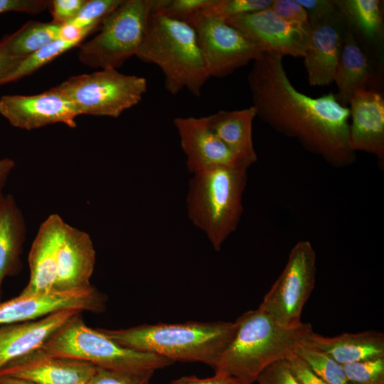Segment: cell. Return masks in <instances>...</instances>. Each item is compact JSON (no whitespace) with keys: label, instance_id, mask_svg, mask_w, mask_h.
Wrapping results in <instances>:
<instances>
[{"label":"cell","instance_id":"13","mask_svg":"<svg viewBox=\"0 0 384 384\" xmlns=\"http://www.w3.org/2000/svg\"><path fill=\"white\" fill-rule=\"evenodd\" d=\"M245 33L262 53L304 57L308 30L287 22L270 8L226 20Z\"/></svg>","mask_w":384,"mask_h":384},{"label":"cell","instance_id":"26","mask_svg":"<svg viewBox=\"0 0 384 384\" xmlns=\"http://www.w3.org/2000/svg\"><path fill=\"white\" fill-rule=\"evenodd\" d=\"M61 25L30 21L14 33L4 37L0 46L11 55L25 58L59 39Z\"/></svg>","mask_w":384,"mask_h":384},{"label":"cell","instance_id":"37","mask_svg":"<svg viewBox=\"0 0 384 384\" xmlns=\"http://www.w3.org/2000/svg\"><path fill=\"white\" fill-rule=\"evenodd\" d=\"M48 0H0V14L10 11L38 14L48 9Z\"/></svg>","mask_w":384,"mask_h":384},{"label":"cell","instance_id":"25","mask_svg":"<svg viewBox=\"0 0 384 384\" xmlns=\"http://www.w3.org/2000/svg\"><path fill=\"white\" fill-rule=\"evenodd\" d=\"M26 236V224L15 198L5 195L0 206V299L6 277L18 274Z\"/></svg>","mask_w":384,"mask_h":384},{"label":"cell","instance_id":"39","mask_svg":"<svg viewBox=\"0 0 384 384\" xmlns=\"http://www.w3.org/2000/svg\"><path fill=\"white\" fill-rule=\"evenodd\" d=\"M307 12L309 18H321L338 12L334 0H296Z\"/></svg>","mask_w":384,"mask_h":384},{"label":"cell","instance_id":"6","mask_svg":"<svg viewBox=\"0 0 384 384\" xmlns=\"http://www.w3.org/2000/svg\"><path fill=\"white\" fill-rule=\"evenodd\" d=\"M55 356L88 362L97 367L124 371L165 368L167 358L124 347L97 329L87 326L79 312L57 330L40 348Z\"/></svg>","mask_w":384,"mask_h":384},{"label":"cell","instance_id":"35","mask_svg":"<svg viewBox=\"0 0 384 384\" xmlns=\"http://www.w3.org/2000/svg\"><path fill=\"white\" fill-rule=\"evenodd\" d=\"M258 384H299L292 375L287 361L275 362L258 375Z\"/></svg>","mask_w":384,"mask_h":384},{"label":"cell","instance_id":"7","mask_svg":"<svg viewBox=\"0 0 384 384\" xmlns=\"http://www.w3.org/2000/svg\"><path fill=\"white\" fill-rule=\"evenodd\" d=\"M155 0H123L102 23L99 33L81 43L78 58L87 67L117 69L136 55L144 39Z\"/></svg>","mask_w":384,"mask_h":384},{"label":"cell","instance_id":"27","mask_svg":"<svg viewBox=\"0 0 384 384\" xmlns=\"http://www.w3.org/2000/svg\"><path fill=\"white\" fill-rule=\"evenodd\" d=\"M80 45L75 42L55 40L23 58L6 76L4 84L16 81L34 73L67 50Z\"/></svg>","mask_w":384,"mask_h":384},{"label":"cell","instance_id":"40","mask_svg":"<svg viewBox=\"0 0 384 384\" xmlns=\"http://www.w3.org/2000/svg\"><path fill=\"white\" fill-rule=\"evenodd\" d=\"M169 384H243L238 379L230 377L214 374L210 378H201L196 376H183L171 381Z\"/></svg>","mask_w":384,"mask_h":384},{"label":"cell","instance_id":"21","mask_svg":"<svg viewBox=\"0 0 384 384\" xmlns=\"http://www.w3.org/2000/svg\"><path fill=\"white\" fill-rule=\"evenodd\" d=\"M373 61L362 49L347 26L344 42L334 73L333 82L338 87L334 95L343 107L349 105L354 93L360 90H378L380 78Z\"/></svg>","mask_w":384,"mask_h":384},{"label":"cell","instance_id":"31","mask_svg":"<svg viewBox=\"0 0 384 384\" xmlns=\"http://www.w3.org/2000/svg\"><path fill=\"white\" fill-rule=\"evenodd\" d=\"M351 384H384V358L343 365Z\"/></svg>","mask_w":384,"mask_h":384},{"label":"cell","instance_id":"8","mask_svg":"<svg viewBox=\"0 0 384 384\" xmlns=\"http://www.w3.org/2000/svg\"><path fill=\"white\" fill-rule=\"evenodd\" d=\"M55 87L72 102L79 115L117 118L142 100L147 82L144 77L107 68L70 77Z\"/></svg>","mask_w":384,"mask_h":384},{"label":"cell","instance_id":"23","mask_svg":"<svg viewBox=\"0 0 384 384\" xmlns=\"http://www.w3.org/2000/svg\"><path fill=\"white\" fill-rule=\"evenodd\" d=\"M355 38L362 42L367 55L381 63L383 48V19L380 0H334ZM362 48V49H363Z\"/></svg>","mask_w":384,"mask_h":384},{"label":"cell","instance_id":"2","mask_svg":"<svg viewBox=\"0 0 384 384\" xmlns=\"http://www.w3.org/2000/svg\"><path fill=\"white\" fill-rule=\"evenodd\" d=\"M235 321V335L213 370L243 384H252L267 367L295 356L313 331L309 323L282 326L260 308L242 314Z\"/></svg>","mask_w":384,"mask_h":384},{"label":"cell","instance_id":"38","mask_svg":"<svg viewBox=\"0 0 384 384\" xmlns=\"http://www.w3.org/2000/svg\"><path fill=\"white\" fill-rule=\"evenodd\" d=\"M289 369L299 384H328L315 374L297 354L287 360Z\"/></svg>","mask_w":384,"mask_h":384},{"label":"cell","instance_id":"43","mask_svg":"<svg viewBox=\"0 0 384 384\" xmlns=\"http://www.w3.org/2000/svg\"><path fill=\"white\" fill-rule=\"evenodd\" d=\"M15 167V161L9 158L0 159V206L5 195L3 190L11 171Z\"/></svg>","mask_w":384,"mask_h":384},{"label":"cell","instance_id":"36","mask_svg":"<svg viewBox=\"0 0 384 384\" xmlns=\"http://www.w3.org/2000/svg\"><path fill=\"white\" fill-rule=\"evenodd\" d=\"M86 0H52L48 9L54 23L63 25L71 22L78 14Z\"/></svg>","mask_w":384,"mask_h":384},{"label":"cell","instance_id":"18","mask_svg":"<svg viewBox=\"0 0 384 384\" xmlns=\"http://www.w3.org/2000/svg\"><path fill=\"white\" fill-rule=\"evenodd\" d=\"M350 149L375 155L384 163V99L375 90H360L351 99Z\"/></svg>","mask_w":384,"mask_h":384},{"label":"cell","instance_id":"9","mask_svg":"<svg viewBox=\"0 0 384 384\" xmlns=\"http://www.w3.org/2000/svg\"><path fill=\"white\" fill-rule=\"evenodd\" d=\"M316 263V252L311 242H297L290 250L283 271L258 308L282 326H300L303 308L315 285Z\"/></svg>","mask_w":384,"mask_h":384},{"label":"cell","instance_id":"29","mask_svg":"<svg viewBox=\"0 0 384 384\" xmlns=\"http://www.w3.org/2000/svg\"><path fill=\"white\" fill-rule=\"evenodd\" d=\"M215 0H155L154 13L190 25L204 16Z\"/></svg>","mask_w":384,"mask_h":384},{"label":"cell","instance_id":"14","mask_svg":"<svg viewBox=\"0 0 384 384\" xmlns=\"http://www.w3.org/2000/svg\"><path fill=\"white\" fill-rule=\"evenodd\" d=\"M309 21L304 56L309 83L311 86L329 85L333 82L347 25L338 9L333 15Z\"/></svg>","mask_w":384,"mask_h":384},{"label":"cell","instance_id":"10","mask_svg":"<svg viewBox=\"0 0 384 384\" xmlns=\"http://www.w3.org/2000/svg\"><path fill=\"white\" fill-rule=\"evenodd\" d=\"M191 26L210 78L225 77L262 53L245 33L223 19L203 16Z\"/></svg>","mask_w":384,"mask_h":384},{"label":"cell","instance_id":"12","mask_svg":"<svg viewBox=\"0 0 384 384\" xmlns=\"http://www.w3.org/2000/svg\"><path fill=\"white\" fill-rule=\"evenodd\" d=\"M0 114L13 127L25 130L56 123L75 128L79 115L72 102L55 87L33 95H3Z\"/></svg>","mask_w":384,"mask_h":384},{"label":"cell","instance_id":"34","mask_svg":"<svg viewBox=\"0 0 384 384\" xmlns=\"http://www.w3.org/2000/svg\"><path fill=\"white\" fill-rule=\"evenodd\" d=\"M270 9L287 22L309 29L307 12L296 0H273Z\"/></svg>","mask_w":384,"mask_h":384},{"label":"cell","instance_id":"22","mask_svg":"<svg viewBox=\"0 0 384 384\" xmlns=\"http://www.w3.org/2000/svg\"><path fill=\"white\" fill-rule=\"evenodd\" d=\"M304 345L326 353L341 365L384 358V334L374 330L336 336H324L313 331Z\"/></svg>","mask_w":384,"mask_h":384},{"label":"cell","instance_id":"24","mask_svg":"<svg viewBox=\"0 0 384 384\" xmlns=\"http://www.w3.org/2000/svg\"><path fill=\"white\" fill-rule=\"evenodd\" d=\"M253 106L236 110H219L207 116L211 129L237 159L248 168L257 156L252 142Z\"/></svg>","mask_w":384,"mask_h":384},{"label":"cell","instance_id":"20","mask_svg":"<svg viewBox=\"0 0 384 384\" xmlns=\"http://www.w3.org/2000/svg\"><path fill=\"white\" fill-rule=\"evenodd\" d=\"M79 312L59 311L43 318L0 327V369L11 361L41 348L63 324Z\"/></svg>","mask_w":384,"mask_h":384},{"label":"cell","instance_id":"5","mask_svg":"<svg viewBox=\"0 0 384 384\" xmlns=\"http://www.w3.org/2000/svg\"><path fill=\"white\" fill-rule=\"evenodd\" d=\"M245 167H217L196 173L188 183L187 215L205 233L215 250H220L239 224L247 183Z\"/></svg>","mask_w":384,"mask_h":384},{"label":"cell","instance_id":"15","mask_svg":"<svg viewBox=\"0 0 384 384\" xmlns=\"http://www.w3.org/2000/svg\"><path fill=\"white\" fill-rule=\"evenodd\" d=\"M188 171L192 174L217 167H245L209 126L207 116L174 119Z\"/></svg>","mask_w":384,"mask_h":384},{"label":"cell","instance_id":"33","mask_svg":"<svg viewBox=\"0 0 384 384\" xmlns=\"http://www.w3.org/2000/svg\"><path fill=\"white\" fill-rule=\"evenodd\" d=\"M154 371H124L97 366L88 384H150Z\"/></svg>","mask_w":384,"mask_h":384},{"label":"cell","instance_id":"42","mask_svg":"<svg viewBox=\"0 0 384 384\" xmlns=\"http://www.w3.org/2000/svg\"><path fill=\"white\" fill-rule=\"evenodd\" d=\"M23 58L10 55L0 46V86L3 85L6 76Z\"/></svg>","mask_w":384,"mask_h":384},{"label":"cell","instance_id":"28","mask_svg":"<svg viewBox=\"0 0 384 384\" xmlns=\"http://www.w3.org/2000/svg\"><path fill=\"white\" fill-rule=\"evenodd\" d=\"M296 354L328 384H351L343 365L326 353L303 345L298 348Z\"/></svg>","mask_w":384,"mask_h":384},{"label":"cell","instance_id":"1","mask_svg":"<svg viewBox=\"0 0 384 384\" xmlns=\"http://www.w3.org/2000/svg\"><path fill=\"white\" fill-rule=\"evenodd\" d=\"M282 58L262 53L254 60L247 81L257 116L329 165H352L356 155L348 144L349 108L331 92L313 98L299 92L287 75Z\"/></svg>","mask_w":384,"mask_h":384},{"label":"cell","instance_id":"11","mask_svg":"<svg viewBox=\"0 0 384 384\" xmlns=\"http://www.w3.org/2000/svg\"><path fill=\"white\" fill-rule=\"evenodd\" d=\"M106 297L93 287L78 291L51 290L31 294H19L0 302V325L30 321L65 310L101 313L106 306Z\"/></svg>","mask_w":384,"mask_h":384},{"label":"cell","instance_id":"32","mask_svg":"<svg viewBox=\"0 0 384 384\" xmlns=\"http://www.w3.org/2000/svg\"><path fill=\"white\" fill-rule=\"evenodd\" d=\"M123 0H86L77 16L70 23L82 28L96 29Z\"/></svg>","mask_w":384,"mask_h":384},{"label":"cell","instance_id":"44","mask_svg":"<svg viewBox=\"0 0 384 384\" xmlns=\"http://www.w3.org/2000/svg\"><path fill=\"white\" fill-rule=\"evenodd\" d=\"M0 384H37L26 380L0 375Z\"/></svg>","mask_w":384,"mask_h":384},{"label":"cell","instance_id":"4","mask_svg":"<svg viewBox=\"0 0 384 384\" xmlns=\"http://www.w3.org/2000/svg\"><path fill=\"white\" fill-rule=\"evenodd\" d=\"M136 56L161 69L171 95L186 89L199 97L210 78L194 28L153 11Z\"/></svg>","mask_w":384,"mask_h":384},{"label":"cell","instance_id":"17","mask_svg":"<svg viewBox=\"0 0 384 384\" xmlns=\"http://www.w3.org/2000/svg\"><path fill=\"white\" fill-rule=\"evenodd\" d=\"M96 253L89 234L65 223L57 257L53 290L70 292L87 289Z\"/></svg>","mask_w":384,"mask_h":384},{"label":"cell","instance_id":"3","mask_svg":"<svg viewBox=\"0 0 384 384\" xmlns=\"http://www.w3.org/2000/svg\"><path fill=\"white\" fill-rule=\"evenodd\" d=\"M237 329L236 321H190L97 330L124 347L154 353L174 362H201L214 369Z\"/></svg>","mask_w":384,"mask_h":384},{"label":"cell","instance_id":"19","mask_svg":"<svg viewBox=\"0 0 384 384\" xmlns=\"http://www.w3.org/2000/svg\"><path fill=\"white\" fill-rule=\"evenodd\" d=\"M65 224L64 220L55 213L41 225L28 255L29 281L19 294L31 295L53 290L58 251Z\"/></svg>","mask_w":384,"mask_h":384},{"label":"cell","instance_id":"30","mask_svg":"<svg viewBox=\"0 0 384 384\" xmlns=\"http://www.w3.org/2000/svg\"><path fill=\"white\" fill-rule=\"evenodd\" d=\"M273 0H215L204 16H212L225 21L247 14L270 8Z\"/></svg>","mask_w":384,"mask_h":384},{"label":"cell","instance_id":"41","mask_svg":"<svg viewBox=\"0 0 384 384\" xmlns=\"http://www.w3.org/2000/svg\"><path fill=\"white\" fill-rule=\"evenodd\" d=\"M95 31L91 28H82L71 23L60 26L58 38L65 41L81 43L90 33Z\"/></svg>","mask_w":384,"mask_h":384},{"label":"cell","instance_id":"16","mask_svg":"<svg viewBox=\"0 0 384 384\" xmlns=\"http://www.w3.org/2000/svg\"><path fill=\"white\" fill-rule=\"evenodd\" d=\"M97 366L83 361L52 356L38 348L0 369V375L37 384H88Z\"/></svg>","mask_w":384,"mask_h":384}]
</instances>
